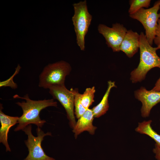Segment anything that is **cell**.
<instances>
[{
  "mask_svg": "<svg viewBox=\"0 0 160 160\" xmlns=\"http://www.w3.org/2000/svg\"><path fill=\"white\" fill-rule=\"evenodd\" d=\"M94 117L92 109H87L84 114L78 119L73 128V132L74 133L75 138L85 131L88 132L92 135L95 134L97 127L94 126L92 124Z\"/></svg>",
  "mask_w": 160,
  "mask_h": 160,
  "instance_id": "cell-12",
  "label": "cell"
},
{
  "mask_svg": "<svg viewBox=\"0 0 160 160\" xmlns=\"http://www.w3.org/2000/svg\"><path fill=\"white\" fill-rule=\"evenodd\" d=\"M31 130V124L22 130L28 136V139L25 140V143L29 151L28 155L24 160H55L46 154L41 145L44 137L51 135V133L50 132L45 133L40 127H37L36 129L37 136L35 137L32 134Z\"/></svg>",
  "mask_w": 160,
  "mask_h": 160,
  "instance_id": "cell-6",
  "label": "cell"
},
{
  "mask_svg": "<svg viewBox=\"0 0 160 160\" xmlns=\"http://www.w3.org/2000/svg\"><path fill=\"white\" fill-rule=\"evenodd\" d=\"M74 94V106L75 107V114L76 117L79 119L85 112L86 109L82 105L81 102V94L80 93L77 89H73Z\"/></svg>",
  "mask_w": 160,
  "mask_h": 160,
  "instance_id": "cell-16",
  "label": "cell"
},
{
  "mask_svg": "<svg viewBox=\"0 0 160 160\" xmlns=\"http://www.w3.org/2000/svg\"><path fill=\"white\" fill-rule=\"evenodd\" d=\"M134 94L135 97L142 103L141 112L143 117H148L152 108L160 102V91H148L141 87L135 92Z\"/></svg>",
  "mask_w": 160,
  "mask_h": 160,
  "instance_id": "cell-9",
  "label": "cell"
},
{
  "mask_svg": "<svg viewBox=\"0 0 160 160\" xmlns=\"http://www.w3.org/2000/svg\"><path fill=\"white\" fill-rule=\"evenodd\" d=\"M108 88L100 102L92 109L94 117L98 118L105 114L108 111L109 105L108 97L111 89L116 87L114 81H109L108 82Z\"/></svg>",
  "mask_w": 160,
  "mask_h": 160,
  "instance_id": "cell-13",
  "label": "cell"
},
{
  "mask_svg": "<svg viewBox=\"0 0 160 160\" xmlns=\"http://www.w3.org/2000/svg\"><path fill=\"white\" fill-rule=\"evenodd\" d=\"M160 0L156 1L153 7L150 8H142L134 13L129 15L130 17L137 20L143 25L145 30L146 39L152 46L155 36L158 21L160 18Z\"/></svg>",
  "mask_w": 160,
  "mask_h": 160,
  "instance_id": "cell-5",
  "label": "cell"
},
{
  "mask_svg": "<svg viewBox=\"0 0 160 160\" xmlns=\"http://www.w3.org/2000/svg\"><path fill=\"white\" fill-rule=\"evenodd\" d=\"M95 87L87 88L81 96V102L83 106L87 109L95 101Z\"/></svg>",
  "mask_w": 160,
  "mask_h": 160,
  "instance_id": "cell-15",
  "label": "cell"
},
{
  "mask_svg": "<svg viewBox=\"0 0 160 160\" xmlns=\"http://www.w3.org/2000/svg\"><path fill=\"white\" fill-rule=\"evenodd\" d=\"M71 70L70 65L64 60L49 64L39 75V87L49 89L52 86L64 85L66 77Z\"/></svg>",
  "mask_w": 160,
  "mask_h": 160,
  "instance_id": "cell-3",
  "label": "cell"
},
{
  "mask_svg": "<svg viewBox=\"0 0 160 160\" xmlns=\"http://www.w3.org/2000/svg\"><path fill=\"white\" fill-rule=\"evenodd\" d=\"M153 41L157 46L160 45V18L158 21V25L156 31L155 36Z\"/></svg>",
  "mask_w": 160,
  "mask_h": 160,
  "instance_id": "cell-18",
  "label": "cell"
},
{
  "mask_svg": "<svg viewBox=\"0 0 160 160\" xmlns=\"http://www.w3.org/2000/svg\"><path fill=\"white\" fill-rule=\"evenodd\" d=\"M14 97L25 100V101L16 103L21 107L23 111L22 115L19 118L17 123L18 124L14 130L16 132L22 130L31 124H34L38 127H42L46 121L44 120H41L40 117L41 111L48 107L57 106V103L53 99L33 100L29 98L28 94L23 97L16 95Z\"/></svg>",
  "mask_w": 160,
  "mask_h": 160,
  "instance_id": "cell-1",
  "label": "cell"
},
{
  "mask_svg": "<svg viewBox=\"0 0 160 160\" xmlns=\"http://www.w3.org/2000/svg\"><path fill=\"white\" fill-rule=\"evenodd\" d=\"M98 32L105 38L108 47L114 52L120 51L121 43L128 30L124 25L116 23L109 27L103 24H99Z\"/></svg>",
  "mask_w": 160,
  "mask_h": 160,
  "instance_id": "cell-8",
  "label": "cell"
},
{
  "mask_svg": "<svg viewBox=\"0 0 160 160\" xmlns=\"http://www.w3.org/2000/svg\"><path fill=\"white\" fill-rule=\"evenodd\" d=\"M152 122V121L150 120L139 123L135 131L140 133L148 136L155 142V144L160 148V135L152 129L151 125Z\"/></svg>",
  "mask_w": 160,
  "mask_h": 160,
  "instance_id": "cell-14",
  "label": "cell"
},
{
  "mask_svg": "<svg viewBox=\"0 0 160 160\" xmlns=\"http://www.w3.org/2000/svg\"><path fill=\"white\" fill-rule=\"evenodd\" d=\"M155 154V157L157 160H160V148L155 144V147L153 150Z\"/></svg>",
  "mask_w": 160,
  "mask_h": 160,
  "instance_id": "cell-19",
  "label": "cell"
},
{
  "mask_svg": "<svg viewBox=\"0 0 160 160\" xmlns=\"http://www.w3.org/2000/svg\"><path fill=\"white\" fill-rule=\"evenodd\" d=\"M151 2L150 0H130V7L128 10L129 15L134 13L142 8H148L150 6Z\"/></svg>",
  "mask_w": 160,
  "mask_h": 160,
  "instance_id": "cell-17",
  "label": "cell"
},
{
  "mask_svg": "<svg viewBox=\"0 0 160 160\" xmlns=\"http://www.w3.org/2000/svg\"></svg>",
  "mask_w": 160,
  "mask_h": 160,
  "instance_id": "cell-21",
  "label": "cell"
},
{
  "mask_svg": "<svg viewBox=\"0 0 160 160\" xmlns=\"http://www.w3.org/2000/svg\"><path fill=\"white\" fill-rule=\"evenodd\" d=\"M140 58L137 67L131 73L130 79L133 83L141 82L144 80L148 72L151 69L160 65V57L156 53L160 49V45L153 47L148 42L146 36L142 32L139 41Z\"/></svg>",
  "mask_w": 160,
  "mask_h": 160,
  "instance_id": "cell-2",
  "label": "cell"
},
{
  "mask_svg": "<svg viewBox=\"0 0 160 160\" xmlns=\"http://www.w3.org/2000/svg\"><path fill=\"white\" fill-rule=\"evenodd\" d=\"M2 104L0 106V121L1 127L0 129V143L4 145L7 152L11 151L8 144V135L10 128L17 123L19 117L12 116L5 114L2 111Z\"/></svg>",
  "mask_w": 160,
  "mask_h": 160,
  "instance_id": "cell-10",
  "label": "cell"
},
{
  "mask_svg": "<svg viewBox=\"0 0 160 160\" xmlns=\"http://www.w3.org/2000/svg\"><path fill=\"white\" fill-rule=\"evenodd\" d=\"M158 67L160 68V65ZM151 90L154 91H160V77L157 80L155 86Z\"/></svg>",
  "mask_w": 160,
  "mask_h": 160,
  "instance_id": "cell-20",
  "label": "cell"
},
{
  "mask_svg": "<svg viewBox=\"0 0 160 160\" xmlns=\"http://www.w3.org/2000/svg\"><path fill=\"white\" fill-rule=\"evenodd\" d=\"M74 14L72 21L76 36L77 44L81 51L85 49V37L92 19L89 12L86 0L80 1L73 5Z\"/></svg>",
  "mask_w": 160,
  "mask_h": 160,
  "instance_id": "cell-4",
  "label": "cell"
},
{
  "mask_svg": "<svg viewBox=\"0 0 160 160\" xmlns=\"http://www.w3.org/2000/svg\"><path fill=\"white\" fill-rule=\"evenodd\" d=\"M49 89L53 99L58 100L65 108L70 126L73 128L76 121L74 111V94L73 88L69 90L64 84L52 86Z\"/></svg>",
  "mask_w": 160,
  "mask_h": 160,
  "instance_id": "cell-7",
  "label": "cell"
},
{
  "mask_svg": "<svg viewBox=\"0 0 160 160\" xmlns=\"http://www.w3.org/2000/svg\"><path fill=\"white\" fill-rule=\"evenodd\" d=\"M140 34L130 30L126 33L120 47V51L129 58L132 57L139 48Z\"/></svg>",
  "mask_w": 160,
  "mask_h": 160,
  "instance_id": "cell-11",
  "label": "cell"
}]
</instances>
